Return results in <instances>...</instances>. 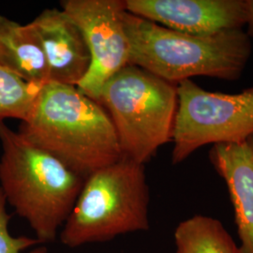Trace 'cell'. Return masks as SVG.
I'll return each instance as SVG.
<instances>
[{
	"mask_svg": "<svg viewBox=\"0 0 253 253\" xmlns=\"http://www.w3.org/2000/svg\"><path fill=\"white\" fill-rule=\"evenodd\" d=\"M19 132L84 177L122 158L108 113L75 85L43 84Z\"/></svg>",
	"mask_w": 253,
	"mask_h": 253,
	"instance_id": "obj_1",
	"label": "cell"
},
{
	"mask_svg": "<svg viewBox=\"0 0 253 253\" xmlns=\"http://www.w3.org/2000/svg\"><path fill=\"white\" fill-rule=\"evenodd\" d=\"M0 190L42 245L53 242L85 177L0 121Z\"/></svg>",
	"mask_w": 253,
	"mask_h": 253,
	"instance_id": "obj_2",
	"label": "cell"
},
{
	"mask_svg": "<svg viewBox=\"0 0 253 253\" xmlns=\"http://www.w3.org/2000/svg\"><path fill=\"white\" fill-rule=\"evenodd\" d=\"M123 22L129 46L128 65L175 84L196 76L237 81L252 54V40L243 29L195 36L127 10Z\"/></svg>",
	"mask_w": 253,
	"mask_h": 253,
	"instance_id": "obj_3",
	"label": "cell"
},
{
	"mask_svg": "<svg viewBox=\"0 0 253 253\" xmlns=\"http://www.w3.org/2000/svg\"><path fill=\"white\" fill-rule=\"evenodd\" d=\"M149 203L145 165L122 157L85 177L60 241L74 249L148 231Z\"/></svg>",
	"mask_w": 253,
	"mask_h": 253,
	"instance_id": "obj_4",
	"label": "cell"
},
{
	"mask_svg": "<svg viewBox=\"0 0 253 253\" xmlns=\"http://www.w3.org/2000/svg\"><path fill=\"white\" fill-rule=\"evenodd\" d=\"M100 103L116 129L122 157L145 165L172 141L177 84L127 65L104 84Z\"/></svg>",
	"mask_w": 253,
	"mask_h": 253,
	"instance_id": "obj_5",
	"label": "cell"
},
{
	"mask_svg": "<svg viewBox=\"0 0 253 253\" xmlns=\"http://www.w3.org/2000/svg\"><path fill=\"white\" fill-rule=\"evenodd\" d=\"M177 97L172 164H180L206 145L238 143L253 135V85L228 94L185 80L177 84Z\"/></svg>",
	"mask_w": 253,
	"mask_h": 253,
	"instance_id": "obj_6",
	"label": "cell"
},
{
	"mask_svg": "<svg viewBox=\"0 0 253 253\" xmlns=\"http://www.w3.org/2000/svg\"><path fill=\"white\" fill-rule=\"evenodd\" d=\"M61 9L80 27L90 54V67L77 87L100 102L104 84L128 65L124 27L125 0H64Z\"/></svg>",
	"mask_w": 253,
	"mask_h": 253,
	"instance_id": "obj_7",
	"label": "cell"
},
{
	"mask_svg": "<svg viewBox=\"0 0 253 253\" xmlns=\"http://www.w3.org/2000/svg\"><path fill=\"white\" fill-rule=\"evenodd\" d=\"M131 14L195 36L243 29L246 0H125Z\"/></svg>",
	"mask_w": 253,
	"mask_h": 253,
	"instance_id": "obj_8",
	"label": "cell"
},
{
	"mask_svg": "<svg viewBox=\"0 0 253 253\" xmlns=\"http://www.w3.org/2000/svg\"><path fill=\"white\" fill-rule=\"evenodd\" d=\"M27 25L43 50L50 82L77 86L91 62L80 27L58 9H44Z\"/></svg>",
	"mask_w": 253,
	"mask_h": 253,
	"instance_id": "obj_9",
	"label": "cell"
},
{
	"mask_svg": "<svg viewBox=\"0 0 253 253\" xmlns=\"http://www.w3.org/2000/svg\"><path fill=\"white\" fill-rule=\"evenodd\" d=\"M208 158L226 185L239 253H253V135L238 143L213 145Z\"/></svg>",
	"mask_w": 253,
	"mask_h": 253,
	"instance_id": "obj_10",
	"label": "cell"
},
{
	"mask_svg": "<svg viewBox=\"0 0 253 253\" xmlns=\"http://www.w3.org/2000/svg\"><path fill=\"white\" fill-rule=\"evenodd\" d=\"M0 65L29 84L50 82L43 50L30 28L1 14Z\"/></svg>",
	"mask_w": 253,
	"mask_h": 253,
	"instance_id": "obj_11",
	"label": "cell"
},
{
	"mask_svg": "<svg viewBox=\"0 0 253 253\" xmlns=\"http://www.w3.org/2000/svg\"><path fill=\"white\" fill-rule=\"evenodd\" d=\"M175 253H239L238 245L215 217L194 215L176 226Z\"/></svg>",
	"mask_w": 253,
	"mask_h": 253,
	"instance_id": "obj_12",
	"label": "cell"
},
{
	"mask_svg": "<svg viewBox=\"0 0 253 253\" xmlns=\"http://www.w3.org/2000/svg\"><path fill=\"white\" fill-rule=\"evenodd\" d=\"M42 86L22 80L0 65V121L7 118L24 121Z\"/></svg>",
	"mask_w": 253,
	"mask_h": 253,
	"instance_id": "obj_13",
	"label": "cell"
},
{
	"mask_svg": "<svg viewBox=\"0 0 253 253\" xmlns=\"http://www.w3.org/2000/svg\"><path fill=\"white\" fill-rule=\"evenodd\" d=\"M9 219L7 201L0 190V253H48L46 247L35 237L11 235L9 230Z\"/></svg>",
	"mask_w": 253,
	"mask_h": 253,
	"instance_id": "obj_14",
	"label": "cell"
},
{
	"mask_svg": "<svg viewBox=\"0 0 253 253\" xmlns=\"http://www.w3.org/2000/svg\"><path fill=\"white\" fill-rule=\"evenodd\" d=\"M246 33L253 39V0H246Z\"/></svg>",
	"mask_w": 253,
	"mask_h": 253,
	"instance_id": "obj_15",
	"label": "cell"
}]
</instances>
